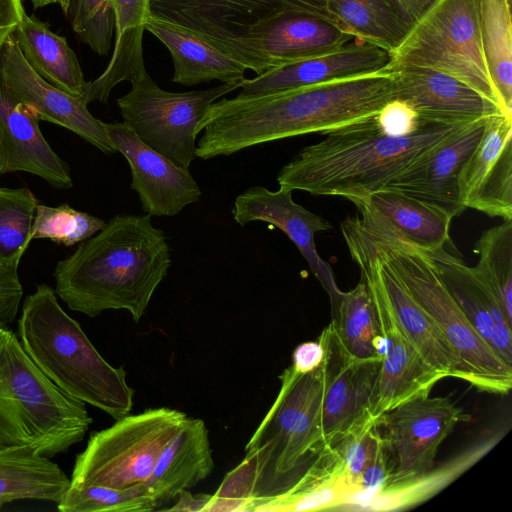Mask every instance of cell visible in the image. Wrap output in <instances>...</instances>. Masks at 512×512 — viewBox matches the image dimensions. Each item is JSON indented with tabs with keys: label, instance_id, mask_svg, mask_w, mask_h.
Returning a JSON list of instances; mask_svg holds the SVG:
<instances>
[{
	"label": "cell",
	"instance_id": "1",
	"mask_svg": "<svg viewBox=\"0 0 512 512\" xmlns=\"http://www.w3.org/2000/svg\"><path fill=\"white\" fill-rule=\"evenodd\" d=\"M396 99L392 70L291 90L222 98L207 109L195 155L207 160L259 144L327 133L378 115Z\"/></svg>",
	"mask_w": 512,
	"mask_h": 512
},
{
	"label": "cell",
	"instance_id": "2",
	"mask_svg": "<svg viewBox=\"0 0 512 512\" xmlns=\"http://www.w3.org/2000/svg\"><path fill=\"white\" fill-rule=\"evenodd\" d=\"M470 123L420 119L410 132L394 134L375 116L322 134L323 140L305 146L281 168L277 182L283 189L356 203L384 189Z\"/></svg>",
	"mask_w": 512,
	"mask_h": 512
},
{
	"label": "cell",
	"instance_id": "3",
	"mask_svg": "<svg viewBox=\"0 0 512 512\" xmlns=\"http://www.w3.org/2000/svg\"><path fill=\"white\" fill-rule=\"evenodd\" d=\"M170 265L166 237L151 216L118 214L56 264L54 291L89 317L126 310L138 322Z\"/></svg>",
	"mask_w": 512,
	"mask_h": 512
},
{
	"label": "cell",
	"instance_id": "4",
	"mask_svg": "<svg viewBox=\"0 0 512 512\" xmlns=\"http://www.w3.org/2000/svg\"><path fill=\"white\" fill-rule=\"evenodd\" d=\"M279 378V393L247 443L243 461L212 495L215 511H245L249 502L285 490L322 449L323 362L308 373L289 366Z\"/></svg>",
	"mask_w": 512,
	"mask_h": 512
},
{
	"label": "cell",
	"instance_id": "5",
	"mask_svg": "<svg viewBox=\"0 0 512 512\" xmlns=\"http://www.w3.org/2000/svg\"><path fill=\"white\" fill-rule=\"evenodd\" d=\"M355 205L361 218L356 216L343 222L385 259L440 331L459 359L461 380L484 392L507 394L512 386V366L478 334L428 256L397 234L366 203Z\"/></svg>",
	"mask_w": 512,
	"mask_h": 512
},
{
	"label": "cell",
	"instance_id": "6",
	"mask_svg": "<svg viewBox=\"0 0 512 512\" xmlns=\"http://www.w3.org/2000/svg\"><path fill=\"white\" fill-rule=\"evenodd\" d=\"M17 336L32 361L65 394L115 420L130 413L134 390L125 370L100 355L49 285L38 284L24 299Z\"/></svg>",
	"mask_w": 512,
	"mask_h": 512
},
{
	"label": "cell",
	"instance_id": "7",
	"mask_svg": "<svg viewBox=\"0 0 512 512\" xmlns=\"http://www.w3.org/2000/svg\"><path fill=\"white\" fill-rule=\"evenodd\" d=\"M92 418L60 390L0 326V443L26 444L52 457L83 440Z\"/></svg>",
	"mask_w": 512,
	"mask_h": 512
},
{
	"label": "cell",
	"instance_id": "8",
	"mask_svg": "<svg viewBox=\"0 0 512 512\" xmlns=\"http://www.w3.org/2000/svg\"><path fill=\"white\" fill-rule=\"evenodd\" d=\"M187 418L172 408L147 409L92 433L76 457L70 485L127 488L145 483L160 452Z\"/></svg>",
	"mask_w": 512,
	"mask_h": 512
},
{
	"label": "cell",
	"instance_id": "9",
	"mask_svg": "<svg viewBox=\"0 0 512 512\" xmlns=\"http://www.w3.org/2000/svg\"><path fill=\"white\" fill-rule=\"evenodd\" d=\"M393 57L455 76L500 106L481 48L479 0H436Z\"/></svg>",
	"mask_w": 512,
	"mask_h": 512
},
{
	"label": "cell",
	"instance_id": "10",
	"mask_svg": "<svg viewBox=\"0 0 512 512\" xmlns=\"http://www.w3.org/2000/svg\"><path fill=\"white\" fill-rule=\"evenodd\" d=\"M130 83L131 90L117 99L123 122L146 145L186 170L196 157L198 128L207 109L242 84L169 92L161 89L146 70Z\"/></svg>",
	"mask_w": 512,
	"mask_h": 512
},
{
	"label": "cell",
	"instance_id": "11",
	"mask_svg": "<svg viewBox=\"0 0 512 512\" xmlns=\"http://www.w3.org/2000/svg\"><path fill=\"white\" fill-rule=\"evenodd\" d=\"M149 11L193 31L246 68L243 43L256 24L293 12L331 17L322 0H149Z\"/></svg>",
	"mask_w": 512,
	"mask_h": 512
},
{
	"label": "cell",
	"instance_id": "12",
	"mask_svg": "<svg viewBox=\"0 0 512 512\" xmlns=\"http://www.w3.org/2000/svg\"><path fill=\"white\" fill-rule=\"evenodd\" d=\"M348 249L370 292L380 332L388 340L371 409V419L378 422L382 415L398 405L429 396L435 384L446 376L430 366L413 345L366 256L354 247L348 246Z\"/></svg>",
	"mask_w": 512,
	"mask_h": 512
},
{
	"label": "cell",
	"instance_id": "13",
	"mask_svg": "<svg viewBox=\"0 0 512 512\" xmlns=\"http://www.w3.org/2000/svg\"><path fill=\"white\" fill-rule=\"evenodd\" d=\"M318 340L324 348L322 448L331 447L371 419L382 358L359 359L343 346L329 323ZM376 422V421H375Z\"/></svg>",
	"mask_w": 512,
	"mask_h": 512
},
{
	"label": "cell",
	"instance_id": "14",
	"mask_svg": "<svg viewBox=\"0 0 512 512\" xmlns=\"http://www.w3.org/2000/svg\"><path fill=\"white\" fill-rule=\"evenodd\" d=\"M471 416L448 397H421L402 403L378 420L391 463L388 481L430 469L441 443ZM382 431V430H381Z\"/></svg>",
	"mask_w": 512,
	"mask_h": 512
},
{
	"label": "cell",
	"instance_id": "15",
	"mask_svg": "<svg viewBox=\"0 0 512 512\" xmlns=\"http://www.w3.org/2000/svg\"><path fill=\"white\" fill-rule=\"evenodd\" d=\"M353 38L331 17L310 12L281 14L248 30L243 43L246 66L260 75L329 53Z\"/></svg>",
	"mask_w": 512,
	"mask_h": 512
},
{
	"label": "cell",
	"instance_id": "16",
	"mask_svg": "<svg viewBox=\"0 0 512 512\" xmlns=\"http://www.w3.org/2000/svg\"><path fill=\"white\" fill-rule=\"evenodd\" d=\"M0 73L11 93L38 120L62 126L105 154L117 152L102 121L87 108L82 96H73L42 78L26 61L10 35L0 47Z\"/></svg>",
	"mask_w": 512,
	"mask_h": 512
},
{
	"label": "cell",
	"instance_id": "17",
	"mask_svg": "<svg viewBox=\"0 0 512 512\" xmlns=\"http://www.w3.org/2000/svg\"><path fill=\"white\" fill-rule=\"evenodd\" d=\"M102 125L117 152L127 160L131 188L147 215L174 216L200 200L201 190L189 170L146 145L126 123Z\"/></svg>",
	"mask_w": 512,
	"mask_h": 512
},
{
	"label": "cell",
	"instance_id": "18",
	"mask_svg": "<svg viewBox=\"0 0 512 512\" xmlns=\"http://www.w3.org/2000/svg\"><path fill=\"white\" fill-rule=\"evenodd\" d=\"M291 190L279 188L271 191L263 186H253L238 195L232 215L236 223L244 226L249 222L262 221L283 231L296 245L311 271L328 293L333 312L341 299L331 266L317 253L315 235L332 228L329 221L316 215L292 199Z\"/></svg>",
	"mask_w": 512,
	"mask_h": 512
},
{
	"label": "cell",
	"instance_id": "19",
	"mask_svg": "<svg viewBox=\"0 0 512 512\" xmlns=\"http://www.w3.org/2000/svg\"><path fill=\"white\" fill-rule=\"evenodd\" d=\"M465 208L512 219V113L488 117L482 137L458 179Z\"/></svg>",
	"mask_w": 512,
	"mask_h": 512
},
{
	"label": "cell",
	"instance_id": "20",
	"mask_svg": "<svg viewBox=\"0 0 512 512\" xmlns=\"http://www.w3.org/2000/svg\"><path fill=\"white\" fill-rule=\"evenodd\" d=\"M392 72L396 99L421 120L467 123L505 113L464 81L440 70L394 62Z\"/></svg>",
	"mask_w": 512,
	"mask_h": 512
},
{
	"label": "cell",
	"instance_id": "21",
	"mask_svg": "<svg viewBox=\"0 0 512 512\" xmlns=\"http://www.w3.org/2000/svg\"><path fill=\"white\" fill-rule=\"evenodd\" d=\"M391 52L354 37L329 53L266 71L240 86L241 95L267 94L344 79L362 77L393 68Z\"/></svg>",
	"mask_w": 512,
	"mask_h": 512
},
{
	"label": "cell",
	"instance_id": "22",
	"mask_svg": "<svg viewBox=\"0 0 512 512\" xmlns=\"http://www.w3.org/2000/svg\"><path fill=\"white\" fill-rule=\"evenodd\" d=\"M487 119L484 117L470 123L390 181L384 189L402 192L442 210L452 219L462 214L466 208L460 199L459 175L477 147Z\"/></svg>",
	"mask_w": 512,
	"mask_h": 512
},
{
	"label": "cell",
	"instance_id": "23",
	"mask_svg": "<svg viewBox=\"0 0 512 512\" xmlns=\"http://www.w3.org/2000/svg\"><path fill=\"white\" fill-rule=\"evenodd\" d=\"M341 230L347 246L359 250L371 263L398 321L423 359L446 378L461 379L456 353L385 259L344 222Z\"/></svg>",
	"mask_w": 512,
	"mask_h": 512
},
{
	"label": "cell",
	"instance_id": "24",
	"mask_svg": "<svg viewBox=\"0 0 512 512\" xmlns=\"http://www.w3.org/2000/svg\"><path fill=\"white\" fill-rule=\"evenodd\" d=\"M0 138L6 155V172L31 173L54 188L73 186L67 163L51 148L40 130L38 118L11 93L1 73Z\"/></svg>",
	"mask_w": 512,
	"mask_h": 512
},
{
	"label": "cell",
	"instance_id": "25",
	"mask_svg": "<svg viewBox=\"0 0 512 512\" xmlns=\"http://www.w3.org/2000/svg\"><path fill=\"white\" fill-rule=\"evenodd\" d=\"M422 251L478 334L506 364L512 366V320L499 302L480 284L471 268L444 246Z\"/></svg>",
	"mask_w": 512,
	"mask_h": 512
},
{
	"label": "cell",
	"instance_id": "26",
	"mask_svg": "<svg viewBox=\"0 0 512 512\" xmlns=\"http://www.w3.org/2000/svg\"><path fill=\"white\" fill-rule=\"evenodd\" d=\"M356 490L339 455L324 447L301 476L285 490L249 502L245 512H299L352 506Z\"/></svg>",
	"mask_w": 512,
	"mask_h": 512
},
{
	"label": "cell",
	"instance_id": "27",
	"mask_svg": "<svg viewBox=\"0 0 512 512\" xmlns=\"http://www.w3.org/2000/svg\"><path fill=\"white\" fill-rule=\"evenodd\" d=\"M145 30L170 52L174 64L172 81L184 86L218 80L242 83L247 68L238 60L215 48L186 27L149 12Z\"/></svg>",
	"mask_w": 512,
	"mask_h": 512
},
{
	"label": "cell",
	"instance_id": "28",
	"mask_svg": "<svg viewBox=\"0 0 512 512\" xmlns=\"http://www.w3.org/2000/svg\"><path fill=\"white\" fill-rule=\"evenodd\" d=\"M214 469L209 431L199 418H187L164 446L144 483L158 506L192 488Z\"/></svg>",
	"mask_w": 512,
	"mask_h": 512
},
{
	"label": "cell",
	"instance_id": "29",
	"mask_svg": "<svg viewBox=\"0 0 512 512\" xmlns=\"http://www.w3.org/2000/svg\"><path fill=\"white\" fill-rule=\"evenodd\" d=\"M503 436V431L487 435L437 466L434 464L430 469L408 478L388 481L358 509L405 510L429 500L486 456Z\"/></svg>",
	"mask_w": 512,
	"mask_h": 512
},
{
	"label": "cell",
	"instance_id": "30",
	"mask_svg": "<svg viewBox=\"0 0 512 512\" xmlns=\"http://www.w3.org/2000/svg\"><path fill=\"white\" fill-rule=\"evenodd\" d=\"M69 485L64 471L31 446L0 443V509L23 499L57 504Z\"/></svg>",
	"mask_w": 512,
	"mask_h": 512
},
{
	"label": "cell",
	"instance_id": "31",
	"mask_svg": "<svg viewBox=\"0 0 512 512\" xmlns=\"http://www.w3.org/2000/svg\"><path fill=\"white\" fill-rule=\"evenodd\" d=\"M27 63L45 80L73 96H83L88 82L65 37L27 15L11 34Z\"/></svg>",
	"mask_w": 512,
	"mask_h": 512
},
{
	"label": "cell",
	"instance_id": "32",
	"mask_svg": "<svg viewBox=\"0 0 512 512\" xmlns=\"http://www.w3.org/2000/svg\"><path fill=\"white\" fill-rule=\"evenodd\" d=\"M149 0H115V45L112 57L95 80L88 82L83 98L107 103L112 89L123 81L131 82L146 70L142 39L145 20L149 14Z\"/></svg>",
	"mask_w": 512,
	"mask_h": 512
},
{
	"label": "cell",
	"instance_id": "33",
	"mask_svg": "<svg viewBox=\"0 0 512 512\" xmlns=\"http://www.w3.org/2000/svg\"><path fill=\"white\" fill-rule=\"evenodd\" d=\"M358 202L366 203L397 234L422 250L432 251L449 241L452 218L402 192L382 189Z\"/></svg>",
	"mask_w": 512,
	"mask_h": 512
},
{
	"label": "cell",
	"instance_id": "34",
	"mask_svg": "<svg viewBox=\"0 0 512 512\" xmlns=\"http://www.w3.org/2000/svg\"><path fill=\"white\" fill-rule=\"evenodd\" d=\"M329 15L348 33L392 54L414 20L397 0H322Z\"/></svg>",
	"mask_w": 512,
	"mask_h": 512
},
{
	"label": "cell",
	"instance_id": "35",
	"mask_svg": "<svg viewBox=\"0 0 512 512\" xmlns=\"http://www.w3.org/2000/svg\"><path fill=\"white\" fill-rule=\"evenodd\" d=\"M511 0H479L480 41L486 69L505 113H512Z\"/></svg>",
	"mask_w": 512,
	"mask_h": 512
},
{
	"label": "cell",
	"instance_id": "36",
	"mask_svg": "<svg viewBox=\"0 0 512 512\" xmlns=\"http://www.w3.org/2000/svg\"><path fill=\"white\" fill-rule=\"evenodd\" d=\"M331 315L330 323L352 356L359 359L380 358L375 343L381 332L370 292L362 280L352 290L343 292Z\"/></svg>",
	"mask_w": 512,
	"mask_h": 512
},
{
	"label": "cell",
	"instance_id": "37",
	"mask_svg": "<svg viewBox=\"0 0 512 512\" xmlns=\"http://www.w3.org/2000/svg\"><path fill=\"white\" fill-rule=\"evenodd\" d=\"M475 252L479 261L472 273L512 320V219L486 230Z\"/></svg>",
	"mask_w": 512,
	"mask_h": 512
},
{
	"label": "cell",
	"instance_id": "38",
	"mask_svg": "<svg viewBox=\"0 0 512 512\" xmlns=\"http://www.w3.org/2000/svg\"><path fill=\"white\" fill-rule=\"evenodd\" d=\"M38 201L26 188L0 187V267L19 263L31 239Z\"/></svg>",
	"mask_w": 512,
	"mask_h": 512
},
{
	"label": "cell",
	"instance_id": "39",
	"mask_svg": "<svg viewBox=\"0 0 512 512\" xmlns=\"http://www.w3.org/2000/svg\"><path fill=\"white\" fill-rule=\"evenodd\" d=\"M57 508L61 512H146L158 505L144 483L127 488L69 485Z\"/></svg>",
	"mask_w": 512,
	"mask_h": 512
},
{
	"label": "cell",
	"instance_id": "40",
	"mask_svg": "<svg viewBox=\"0 0 512 512\" xmlns=\"http://www.w3.org/2000/svg\"><path fill=\"white\" fill-rule=\"evenodd\" d=\"M105 221L68 204L51 207L39 204L31 230V239H49L70 247L80 243L103 228Z\"/></svg>",
	"mask_w": 512,
	"mask_h": 512
},
{
	"label": "cell",
	"instance_id": "41",
	"mask_svg": "<svg viewBox=\"0 0 512 512\" xmlns=\"http://www.w3.org/2000/svg\"><path fill=\"white\" fill-rule=\"evenodd\" d=\"M115 0H72L71 26L89 47L105 56L111 47ZM69 9V10H70Z\"/></svg>",
	"mask_w": 512,
	"mask_h": 512
},
{
	"label": "cell",
	"instance_id": "42",
	"mask_svg": "<svg viewBox=\"0 0 512 512\" xmlns=\"http://www.w3.org/2000/svg\"><path fill=\"white\" fill-rule=\"evenodd\" d=\"M379 433V423L370 421L347 434L331 446L335 449L343 462L346 473L355 487L356 498L359 479L371 460Z\"/></svg>",
	"mask_w": 512,
	"mask_h": 512
},
{
	"label": "cell",
	"instance_id": "43",
	"mask_svg": "<svg viewBox=\"0 0 512 512\" xmlns=\"http://www.w3.org/2000/svg\"><path fill=\"white\" fill-rule=\"evenodd\" d=\"M390 474V455L380 428L371 460L359 479L358 494L353 506L361 505L374 492L385 485L390 478Z\"/></svg>",
	"mask_w": 512,
	"mask_h": 512
},
{
	"label": "cell",
	"instance_id": "44",
	"mask_svg": "<svg viewBox=\"0 0 512 512\" xmlns=\"http://www.w3.org/2000/svg\"><path fill=\"white\" fill-rule=\"evenodd\" d=\"M19 263L0 267V326H8L17 315L23 297L18 276Z\"/></svg>",
	"mask_w": 512,
	"mask_h": 512
},
{
	"label": "cell",
	"instance_id": "45",
	"mask_svg": "<svg viewBox=\"0 0 512 512\" xmlns=\"http://www.w3.org/2000/svg\"><path fill=\"white\" fill-rule=\"evenodd\" d=\"M323 359L324 348L320 341H307L294 349L290 366L298 373H308L317 369Z\"/></svg>",
	"mask_w": 512,
	"mask_h": 512
},
{
	"label": "cell",
	"instance_id": "46",
	"mask_svg": "<svg viewBox=\"0 0 512 512\" xmlns=\"http://www.w3.org/2000/svg\"><path fill=\"white\" fill-rule=\"evenodd\" d=\"M25 13L22 0H0V46L12 34Z\"/></svg>",
	"mask_w": 512,
	"mask_h": 512
},
{
	"label": "cell",
	"instance_id": "47",
	"mask_svg": "<svg viewBox=\"0 0 512 512\" xmlns=\"http://www.w3.org/2000/svg\"><path fill=\"white\" fill-rule=\"evenodd\" d=\"M211 495H192L188 490L178 495V501L173 507L166 508L168 511H205Z\"/></svg>",
	"mask_w": 512,
	"mask_h": 512
},
{
	"label": "cell",
	"instance_id": "48",
	"mask_svg": "<svg viewBox=\"0 0 512 512\" xmlns=\"http://www.w3.org/2000/svg\"><path fill=\"white\" fill-rule=\"evenodd\" d=\"M408 15L416 22L436 0H397Z\"/></svg>",
	"mask_w": 512,
	"mask_h": 512
},
{
	"label": "cell",
	"instance_id": "49",
	"mask_svg": "<svg viewBox=\"0 0 512 512\" xmlns=\"http://www.w3.org/2000/svg\"><path fill=\"white\" fill-rule=\"evenodd\" d=\"M6 172V155L0 138V175Z\"/></svg>",
	"mask_w": 512,
	"mask_h": 512
},
{
	"label": "cell",
	"instance_id": "50",
	"mask_svg": "<svg viewBox=\"0 0 512 512\" xmlns=\"http://www.w3.org/2000/svg\"><path fill=\"white\" fill-rule=\"evenodd\" d=\"M34 8H42L46 5L58 3L60 4L61 0H31Z\"/></svg>",
	"mask_w": 512,
	"mask_h": 512
}]
</instances>
